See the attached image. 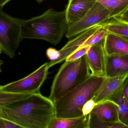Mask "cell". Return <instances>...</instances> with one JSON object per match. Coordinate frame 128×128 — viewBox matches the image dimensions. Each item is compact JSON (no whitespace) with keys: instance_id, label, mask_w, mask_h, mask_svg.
Returning <instances> with one entry per match:
<instances>
[{"instance_id":"cell-20","label":"cell","mask_w":128,"mask_h":128,"mask_svg":"<svg viewBox=\"0 0 128 128\" xmlns=\"http://www.w3.org/2000/svg\"><path fill=\"white\" fill-rule=\"evenodd\" d=\"M114 124L104 121L92 112L89 115L88 128H112Z\"/></svg>"},{"instance_id":"cell-1","label":"cell","mask_w":128,"mask_h":128,"mask_svg":"<svg viewBox=\"0 0 128 128\" xmlns=\"http://www.w3.org/2000/svg\"><path fill=\"white\" fill-rule=\"evenodd\" d=\"M55 117L53 101L40 92L0 107V118L22 128H48Z\"/></svg>"},{"instance_id":"cell-23","label":"cell","mask_w":128,"mask_h":128,"mask_svg":"<svg viewBox=\"0 0 128 128\" xmlns=\"http://www.w3.org/2000/svg\"><path fill=\"white\" fill-rule=\"evenodd\" d=\"M46 55L48 58L51 61H55L58 59L60 56L59 50L53 48H49L46 51Z\"/></svg>"},{"instance_id":"cell-21","label":"cell","mask_w":128,"mask_h":128,"mask_svg":"<svg viewBox=\"0 0 128 128\" xmlns=\"http://www.w3.org/2000/svg\"><path fill=\"white\" fill-rule=\"evenodd\" d=\"M90 47V46H86L77 50L66 58V61H74L82 57L86 54Z\"/></svg>"},{"instance_id":"cell-4","label":"cell","mask_w":128,"mask_h":128,"mask_svg":"<svg viewBox=\"0 0 128 128\" xmlns=\"http://www.w3.org/2000/svg\"><path fill=\"white\" fill-rule=\"evenodd\" d=\"M86 54L74 61H66L55 76L49 98L53 103L59 100L92 75Z\"/></svg>"},{"instance_id":"cell-17","label":"cell","mask_w":128,"mask_h":128,"mask_svg":"<svg viewBox=\"0 0 128 128\" xmlns=\"http://www.w3.org/2000/svg\"><path fill=\"white\" fill-rule=\"evenodd\" d=\"M110 13V19L119 16L128 7V0H94Z\"/></svg>"},{"instance_id":"cell-9","label":"cell","mask_w":128,"mask_h":128,"mask_svg":"<svg viewBox=\"0 0 128 128\" xmlns=\"http://www.w3.org/2000/svg\"><path fill=\"white\" fill-rule=\"evenodd\" d=\"M101 24L96 25L89 28L70 40L59 50L60 53V58L55 61H51L48 63V68L62 62L74 51L84 47L88 39Z\"/></svg>"},{"instance_id":"cell-2","label":"cell","mask_w":128,"mask_h":128,"mask_svg":"<svg viewBox=\"0 0 128 128\" xmlns=\"http://www.w3.org/2000/svg\"><path fill=\"white\" fill-rule=\"evenodd\" d=\"M68 26L65 10L49 9L40 16L25 20L22 33L24 38L44 40L55 45L60 42Z\"/></svg>"},{"instance_id":"cell-29","label":"cell","mask_w":128,"mask_h":128,"mask_svg":"<svg viewBox=\"0 0 128 128\" xmlns=\"http://www.w3.org/2000/svg\"><path fill=\"white\" fill-rule=\"evenodd\" d=\"M0 128H3L2 125V119L0 118Z\"/></svg>"},{"instance_id":"cell-10","label":"cell","mask_w":128,"mask_h":128,"mask_svg":"<svg viewBox=\"0 0 128 128\" xmlns=\"http://www.w3.org/2000/svg\"><path fill=\"white\" fill-rule=\"evenodd\" d=\"M128 74L112 77H105L101 87L93 98L96 103L108 100L123 85Z\"/></svg>"},{"instance_id":"cell-14","label":"cell","mask_w":128,"mask_h":128,"mask_svg":"<svg viewBox=\"0 0 128 128\" xmlns=\"http://www.w3.org/2000/svg\"><path fill=\"white\" fill-rule=\"evenodd\" d=\"M92 112L106 123L113 124L121 122L119 118L117 105L110 100H107L98 104Z\"/></svg>"},{"instance_id":"cell-16","label":"cell","mask_w":128,"mask_h":128,"mask_svg":"<svg viewBox=\"0 0 128 128\" xmlns=\"http://www.w3.org/2000/svg\"><path fill=\"white\" fill-rule=\"evenodd\" d=\"M122 87L108 100L116 104L120 121L128 127V102L122 93Z\"/></svg>"},{"instance_id":"cell-31","label":"cell","mask_w":128,"mask_h":128,"mask_svg":"<svg viewBox=\"0 0 128 128\" xmlns=\"http://www.w3.org/2000/svg\"><path fill=\"white\" fill-rule=\"evenodd\" d=\"M2 52V51L1 49H0V55L1 53Z\"/></svg>"},{"instance_id":"cell-25","label":"cell","mask_w":128,"mask_h":128,"mask_svg":"<svg viewBox=\"0 0 128 128\" xmlns=\"http://www.w3.org/2000/svg\"><path fill=\"white\" fill-rule=\"evenodd\" d=\"M2 119L3 128H22L21 127L12 122L6 119Z\"/></svg>"},{"instance_id":"cell-15","label":"cell","mask_w":128,"mask_h":128,"mask_svg":"<svg viewBox=\"0 0 128 128\" xmlns=\"http://www.w3.org/2000/svg\"><path fill=\"white\" fill-rule=\"evenodd\" d=\"M89 115L76 118L55 117L50 122L48 128H88Z\"/></svg>"},{"instance_id":"cell-27","label":"cell","mask_w":128,"mask_h":128,"mask_svg":"<svg viewBox=\"0 0 128 128\" xmlns=\"http://www.w3.org/2000/svg\"><path fill=\"white\" fill-rule=\"evenodd\" d=\"M11 0H0V8H3L5 4Z\"/></svg>"},{"instance_id":"cell-28","label":"cell","mask_w":128,"mask_h":128,"mask_svg":"<svg viewBox=\"0 0 128 128\" xmlns=\"http://www.w3.org/2000/svg\"><path fill=\"white\" fill-rule=\"evenodd\" d=\"M3 64V62L1 60H0V72H2L1 67Z\"/></svg>"},{"instance_id":"cell-19","label":"cell","mask_w":128,"mask_h":128,"mask_svg":"<svg viewBox=\"0 0 128 128\" xmlns=\"http://www.w3.org/2000/svg\"><path fill=\"white\" fill-rule=\"evenodd\" d=\"M0 85V107L27 98L32 94H13L2 91Z\"/></svg>"},{"instance_id":"cell-13","label":"cell","mask_w":128,"mask_h":128,"mask_svg":"<svg viewBox=\"0 0 128 128\" xmlns=\"http://www.w3.org/2000/svg\"><path fill=\"white\" fill-rule=\"evenodd\" d=\"M104 47L107 56L128 55V40L118 35L108 32L104 39Z\"/></svg>"},{"instance_id":"cell-12","label":"cell","mask_w":128,"mask_h":128,"mask_svg":"<svg viewBox=\"0 0 128 128\" xmlns=\"http://www.w3.org/2000/svg\"><path fill=\"white\" fill-rule=\"evenodd\" d=\"M128 74V55L107 56L105 77H112Z\"/></svg>"},{"instance_id":"cell-30","label":"cell","mask_w":128,"mask_h":128,"mask_svg":"<svg viewBox=\"0 0 128 128\" xmlns=\"http://www.w3.org/2000/svg\"><path fill=\"white\" fill-rule=\"evenodd\" d=\"M36 1L38 2L39 3H40V2H42L43 1H45V0H36Z\"/></svg>"},{"instance_id":"cell-7","label":"cell","mask_w":128,"mask_h":128,"mask_svg":"<svg viewBox=\"0 0 128 128\" xmlns=\"http://www.w3.org/2000/svg\"><path fill=\"white\" fill-rule=\"evenodd\" d=\"M110 19V11L96 2L83 17L68 25L66 37L72 39L89 28L102 24Z\"/></svg>"},{"instance_id":"cell-3","label":"cell","mask_w":128,"mask_h":128,"mask_svg":"<svg viewBox=\"0 0 128 128\" xmlns=\"http://www.w3.org/2000/svg\"><path fill=\"white\" fill-rule=\"evenodd\" d=\"M105 79L104 77L92 75L85 82L54 102L55 117L72 118L83 115V106L94 97Z\"/></svg>"},{"instance_id":"cell-8","label":"cell","mask_w":128,"mask_h":128,"mask_svg":"<svg viewBox=\"0 0 128 128\" xmlns=\"http://www.w3.org/2000/svg\"><path fill=\"white\" fill-rule=\"evenodd\" d=\"M104 39L91 46L86 55L92 75L105 77L106 55L104 47Z\"/></svg>"},{"instance_id":"cell-18","label":"cell","mask_w":128,"mask_h":128,"mask_svg":"<svg viewBox=\"0 0 128 128\" xmlns=\"http://www.w3.org/2000/svg\"><path fill=\"white\" fill-rule=\"evenodd\" d=\"M102 24L108 32L118 35L128 40V23L111 19Z\"/></svg>"},{"instance_id":"cell-5","label":"cell","mask_w":128,"mask_h":128,"mask_svg":"<svg viewBox=\"0 0 128 128\" xmlns=\"http://www.w3.org/2000/svg\"><path fill=\"white\" fill-rule=\"evenodd\" d=\"M24 20L12 17L0 8V49L11 58L23 40L22 33Z\"/></svg>"},{"instance_id":"cell-6","label":"cell","mask_w":128,"mask_h":128,"mask_svg":"<svg viewBox=\"0 0 128 128\" xmlns=\"http://www.w3.org/2000/svg\"><path fill=\"white\" fill-rule=\"evenodd\" d=\"M49 62H46L28 76L1 86L2 91L13 94H32L40 92L48 74Z\"/></svg>"},{"instance_id":"cell-22","label":"cell","mask_w":128,"mask_h":128,"mask_svg":"<svg viewBox=\"0 0 128 128\" xmlns=\"http://www.w3.org/2000/svg\"><path fill=\"white\" fill-rule=\"evenodd\" d=\"M97 105V104L95 102L93 98L89 100L86 102L82 108V112L83 115H88L92 111L95 106Z\"/></svg>"},{"instance_id":"cell-11","label":"cell","mask_w":128,"mask_h":128,"mask_svg":"<svg viewBox=\"0 0 128 128\" xmlns=\"http://www.w3.org/2000/svg\"><path fill=\"white\" fill-rule=\"evenodd\" d=\"M66 16L68 25L83 17L96 2L94 0H68Z\"/></svg>"},{"instance_id":"cell-26","label":"cell","mask_w":128,"mask_h":128,"mask_svg":"<svg viewBox=\"0 0 128 128\" xmlns=\"http://www.w3.org/2000/svg\"><path fill=\"white\" fill-rule=\"evenodd\" d=\"M122 90L124 96L128 102V75L123 83Z\"/></svg>"},{"instance_id":"cell-24","label":"cell","mask_w":128,"mask_h":128,"mask_svg":"<svg viewBox=\"0 0 128 128\" xmlns=\"http://www.w3.org/2000/svg\"><path fill=\"white\" fill-rule=\"evenodd\" d=\"M113 19L120 22L128 23V7L120 15Z\"/></svg>"}]
</instances>
